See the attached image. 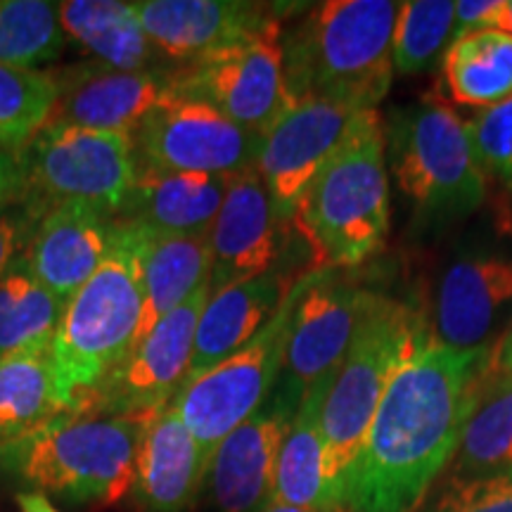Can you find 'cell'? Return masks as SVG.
I'll list each match as a JSON object with an SVG mask.
<instances>
[{
    "instance_id": "4",
    "label": "cell",
    "mask_w": 512,
    "mask_h": 512,
    "mask_svg": "<svg viewBox=\"0 0 512 512\" xmlns=\"http://www.w3.org/2000/svg\"><path fill=\"white\" fill-rule=\"evenodd\" d=\"M292 223L309 242L318 268H354L384 247L389 181L377 110L358 114L347 143L311 183Z\"/></svg>"
},
{
    "instance_id": "14",
    "label": "cell",
    "mask_w": 512,
    "mask_h": 512,
    "mask_svg": "<svg viewBox=\"0 0 512 512\" xmlns=\"http://www.w3.org/2000/svg\"><path fill=\"white\" fill-rule=\"evenodd\" d=\"M370 297L373 292L335 268H318L294 309L285 366L275 384L287 399L299 406L311 387L337 373Z\"/></svg>"
},
{
    "instance_id": "40",
    "label": "cell",
    "mask_w": 512,
    "mask_h": 512,
    "mask_svg": "<svg viewBox=\"0 0 512 512\" xmlns=\"http://www.w3.org/2000/svg\"><path fill=\"white\" fill-rule=\"evenodd\" d=\"M15 501L19 505V512H60L41 491H22V494H17Z\"/></svg>"
},
{
    "instance_id": "5",
    "label": "cell",
    "mask_w": 512,
    "mask_h": 512,
    "mask_svg": "<svg viewBox=\"0 0 512 512\" xmlns=\"http://www.w3.org/2000/svg\"><path fill=\"white\" fill-rule=\"evenodd\" d=\"M430 339L420 311L387 294L373 292L320 408L330 479L342 508L351 467L361 453L389 382Z\"/></svg>"
},
{
    "instance_id": "12",
    "label": "cell",
    "mask_w": 512,
    "mask_h": 512,
    "mask_svg": "<svg viewBox=\"0 0 512 512\" xmlns=\"http://www.w3.org/2000/svg\"><path fill=\"white\" fill-rule=\"evenodd\" d=\"M361 112L349 102L302 98L261 133L254 166L280 221H294L311 183L347 143Z\"/></svg>"
},
{
    "instance_id": "42",
    "label": "cell",
    "mask_w": 512,
    "mask_h": 512,
    "mask_svg": "<svg viewBox=\"0 0 512 512\" xmlns=\"http://www.w3.org/2000/svg\"><path fill=\"white\" fill-rule=\"evenodd\" d=\"M496 29H501V31H505V34L512 36V0H503Z\"/></svg>"
},
{
    "instance_id": "25",
    "label": "cell",
    "mask_w": 512,
    "mask_h": 512,
    "mask_svg": "<svg viewBox=\"0 0 512 512\" xmlns=\"http://www.w3.org/2000/svg\"><path fill=\"white\" fill-rule=\"evenodd\" d=\"M209 233L166 235L145 230L143 316H140L136 347L155 330L159 320L188 302L200 287L209 285Z\"/></svg>"
},
{
    "instance_id": "7",
    "label": "cell",
    "mask_w": 512,
    "mask_h": 512,
    "mask_svg": "<svg viewBox=\"0 0 512 512\" xmlns=\"http://www.w3.org/2000/svg\"><path fill=\"white\" fill-rule=\"evenodd\" d=\"M22 197L43 216L57 204H93L117 219L138 176L131 133L48 124L15 152Z\"/></svg>"
},
{
    "instance_id": "17",
    "label": "cell",
    "mask_w": 512,
    "mask_h": 512,
    "mask_svg": "<svg viewBox=\"0 0 512 512\" xmlns=\"http://www.w3.org/2000/svg\"><path fill=\"white\" fill-rule=\"evenodd\" d=\"M280 226L283 221L254 164L230 178L226 200L209 233V294L275 271Z\"/></svg>"
},
{
    "instance_id": "29",
    "label": "cell",
    "mask_w": 512,
    "mask_h": 512,
    "mask_svg": "<svg viewBox=\"0 0 512 512\" xmlns=\"http://www.w3.org/2000/svg\"><path fill=\"white\" fill-rule=\"evenodd\" d=\"M55 297L36 278L24 256L0 278V361L29 351H50L64 313Z\"/></svg>"
},
{
    "instance_id": "20",
    "label": "cell",
    "mask_w": 512,
    "mask_h": 512,
    "mask_svg": "<svg viewBox=\"0 0 512 512\" xmlns=\"http://www.w3.org/2000/svg\"><path fill=\"white\" fill-rule=\"evenodd\" d=\"M209 458L174 406L145 420L136 448L133 503L140 512H190L207 482Z\"/></svg>"
},
{
    "instance_id": "34",
    "label": "cell",
    "mask_w": 512,
    "mask_h": 512,
    "mask_svg": "<svg viewBox=\"0 0 512 512\" xmlns=\"http://www.w3.org/2000/svg\"><path fill=\"white\" fill-rule=\"evenodd\" d=\"M465 133L484 178L512 190V98L479 112L467 121Z\"/></svg>"
},
{
    "instance_id": "11",
    "label": "cell",
    "mask_w": 512,
    "mask_h": 512,
    "mask_svg": "<svg viewBox=\"0 0 512 512\" xmlns=\"http://www.w3.org/2000/svg\"><path fill=\"white\" fill-rule=\"evenodd\" d=\"M138 169L235 176L256 162L259 133L207 102L171 91L131 133Z\"/></svg>"
},
{
    "instance_id": "3",
    "label": "cell",
    "mask_w": 512,
    "mask_h": 512,
    "mask_svg": "<svg viewBox=\"0 0 512 512\" xmlns=\"http://www.w3.org/2000/svg\"><path fill=\"white\" fill-rule=\"evenodd\" d=\"M145 230L117 221L110 254L64 306L50 344L57 382L74 415L136 347L143 316Z\"/></svg>"
},
{
    "instance_id": "43",
    "label": "cell",
    "mask_w": 512,
    "mask_h": 512,
    "mask_svg": "<svg viewBox=\"0 0 512 512\" xmlns=\"http://www.w3.org/2000/svg\"><path fill=\"white\" fill-rule=\"evenodd\" d=\"M339 512H349V510H344V508H342V510H339Z\"/></svg>"
},
{
    "instance_id": "33",
    "label": "cell",
    "mask_w": 512,
    "mask_h": 512,
    "mask_svg": "<svg viewBox=\"0 0 512 512\" xmlns=\"http://www.w3.org/2000/svg\"><path fill=\"white\" fill-rule=\"evenodd\" d=\"M456 3L451 0H411L401 3L396 19L392 62L394 72L413 76L427 72L451 46Z\"/></svg>"
},
{
    "instance_id": "37",
    "label": "cell",
    "mask_w": 512,
    "mask_h": 512,
    "mask_svg": "<svg viewBox=\"0 0 512 512\" xmlns=\"http://www.w3.org/2000/svg\"><path fill=\"white\" fill-rule=\"evenodd\" d=\"M503 0H458L456 19H453V38L472 34V31L496 29Z\"/></svg>"
},
{
    "instance_id": "9",
    "label": "cell",
    "mask_w": 512,
    "mask_h": 512,
    "mask_svg": "<svg viewBox=\"0 0 512 512\" xmlns=\"http://www.w3.org/2000/svg\"><path fill=\"white\" fill-rule=\"evenodd\" d=\"M394 174L403 195L425 214L465 216L486 197L465 124L441 102H425L401 121Z\"/></svg>"
},
{
    "instance_id": "36",
    "label": "cell",
    "mask_w": 512,
    "mask_h": 512,
    "mask_svg": "<svg viewBox=\"0 0 512 512\" xmlns=\"http://www.w3.org/2000/svg\"><path fill=\"white\" fill-rule=\"evenodd\" d=\"M41 219V211L31 207L24 197L0 209V278L15 264L17 256L24 254Z\"/></svg>"
},
{
    "instance_id": "19",
    "label": "cell",
    "mask_w": 512,
    "mask_h": 512,
    "mask_svg": "<svg viewBox=\"0 0 512 512\" xmlns=\"http://www.w3.org/2000/svg\"><path fill=\"white\" fill-rule=\"evenodd\" d=\"M117 219L83 202L57 204L38 221L24 259L43 285L69 302L110 254Z\"/></svg>"
},
{
    "instance_id": "31",
    "label": "cell",
    "mask_w": 512,
    "mask_h": 512,
    "mask_svg": "<svg viewBox=\"0 0 512 512\" xmlns=\"http://www.w3.org/2000/svg\"><path fill=\"white\" fill-rule=\"evenodd\" d=\"M64 41L57 3L0 0V64L41 69L60 57Z\"/></svg>"
},
{
    "instance_id": "21",
    "label": "cell",
    "mask_w": 512,
    "mask_h": 512,
    "mask_svg": "<svg viewBox=\"0 0 512 512\" xmlns=\"http://www.w3.org/2000/svg\"><path fill=\"white\" fill-rule=\"evenodd\" d=\"M512 302V259L467 256L441 278L434 304V335L451 349L489 344L498 313Z\"/></svg>"
},
{
    "instance_id": "23",
    "label": "cell",
    "mask_w": 512,
    "mask_h": 512,
    "mask_svg": "<svg viewBox=\"0 0 512 512\" xmlns=\"http://www.w3.org/2000/svg\"><path fill=\"white\" fill-rule=\"evenodd\" d=\"M230 178L233 176L138 169L117 221L133 223L150 233H209L226 200Z\"/></svg>"
},
{
    "instance_id": "10",
    "label": "cell",
    "mask_w": 512,
    "mask_h": 512,
    "mask_svg": "<svg viewBox=\"0 0 512 512\" xmlns=\"http://www.w3.org/2000/svg\"><path fill=\"white\" fill-rule=\"evenodd\" d=\"M174 91L207 102L230 121L261 136L290 105L283 24H268L238 43L176 67Z\"/></svg>"
},
{
    "instance_id": "41",
    "label": "cell",
    "mask_w": 512,
    "mask_h": 512,
    "mask_svg": "<svg viewBox=\"0 0 512 512\" xmlns=\"http://www.w3.org/2000/svg\"><path fill=\"white\" fill-rule=\"evenodd\" d=\"M342 510V508H339ZM339 510H316V508H299V505H287L278 501H268L259 512H339Z\"/></svg>"
},
{
    "instance_id": "24",
    "label": "cell",
    "mask_w": 512,
    "mask_h": 512,
    "mask_svg": "<svg viewBox=\"0 0 512 512\" xmlns=\"http://www.w3.org/2000/svg\"><path fill=\"white\" fill-rule=\"evenodd\" d=\"M335 375L311 387L299 403L275 465L271 501L316 510L342 508L332 486L328 448L320 432V408Z\"/></svg>"
},
{
    "instance_id": "30",
    "label": "cell",
    "mask_w": 512,
    "mask_h": 512,
    "mask_svg": "<svg viewBox=\"0 0 512 512\" xmlns=\"http://www.w3.org/2000/svg\"><path fill=\"white\" fill-rule=\"evenodd\" d=\"M512 475V377L491 375L460 434L456 479Z\"/></svg>"
},
{
    "instance_id": "18",
    "label": "cell",
    "mask_w": 512,
    "mask_h": 512,
    "mask_svg": "<svg viewBox=\"0 0 512 512\" xmlns=\"http://www.w3.org/2000/svg\"><path fill=\"white\" fill-rule=\"evenodd\" d=\"M133 8L159 55L176 67L280 22L271 5L242 0H138Z\"/></svg>"
},
{
    "instance_id": "2",
    "label": "cell",
    "mask_w": 512,
    "mask_h": 512,
    "mask_svg": "<svg viewBox=\"0 0 512 512\" xmlns=\"http://www.w3.org/2000/svg\"><path fill=\"white\" fill-rule=\"evenodd\" d=\"M401 3L328 0L283 36L290 102L330 98L375 110L394 76L392 41Z\"/></svg>"
},
{
    "instance_id": "8",
    "label": "cell",
    "mask_w": 512,
    "mask_h": 512,
    "mask_svg": "<svg viewBox=\"0 0 512 512\" xmlns=\"http://www.w3.org/2000/svg\"><path fill=\"white\" fill-rule=\"evenodd\" d=\"M316 271L318 266L299 275L264 328L219 366L185 384L171 403L207 458L235 427L264 406L278 384L294 309Z\"/></svg>"
},
{
    "instance_id": "22",
    "label": "cell",
    "mask_w": 512,
    "mask_h": 512,
    "mask_svg": "<svg viewBox=\"0 0 512 512\" xmlns=\"http://www.w3.org/2000/svg\"><path fill=\"white\" fill-rule=\"evenodd\" d=\"M292 283L280 271H271L209 294L200 320H197L192 361L185 384L197 380L245 347L278 311Z\"/></svg>"
},
{
    "instance_id": "35",
    "label": "cell",
    "mask_w": 512,
    "mask_h": 512,
    "mask_svg": "<svg viewBox=\"0 0 512 512\" xmlns=\"http://www.w3.org/2000/svg\"><path fill=\"white\" fill-rule=\"evenodd\" d=\"M422 512H512V475L451 477Z\"/></svg>"
},
{
    "instance_id": "6",
    "label": "cell",
    "mask_w": 512,
    "mask_h": 512,
    "mask_svg": "<svg viewBox=\"0 0 512 512\" xmlns=\"http://www.w3.org/2000/svg\"><path fill=\"white\" fill-rule=\"evenodd\" d=\"M147 418L64 415L0 456L24 482L69 505H117L131 494Z\"/></svg>"
},
{
    "instance_id": "13",
    "label": "cell",
    "mask_w": 512,
    "mask_h": 512,
    "mask_svg": "<svg viewBox=\"0 0 512 512\" xmlns=\"http://www.w3.org/2000/svg\"><path fill=\"white\" fill-rule=\"evenodd\" d=\"M207 299L209 285H204L183 306L159 320L155 330L88 396L81 415L150 418L171 406L188 380L197 320Z\"/></svg>"
},
{
    "instance_id": "28",
    "label": "cell",
    "mask_w": 512,
    "mask_h": 512,
    "mask_svg": "<svg viewBox=\"0 0 512 512\" xmlns=\"http://www.w3.org/2000/svg\"><path fill=\"white\" fill-rule=\"evenodd\" d=\"M444 83L453 102L489 110L512 98V36L501 29L472 31L444 53Z\"/></svg>"
},
{
    "instance_id": "15",
    "label": "cell",
    "mask_w": 512,
    "mask_h": 512,
    "mask_svg": "<svg viewBox=\"0 0 512 512\" xmlns=\"http://www.w3.org/2000/svg\"><path fill=\"white\" fill-rule=\"evenodd\" d=\"M297 408L275 387L264 406L216 446L204 482L216 512H259L271 501L275 465Z\"/></svg>"
},
{
    "instance_id": "1",
    "label": "cell",
    "mask_w": 512,
    "mask_h": 512,
    "mask_svg": "<svg viewBox=\"0 0 512 512\" xmlns=\"http://www.w3.org/2000/svg\"><path fill=\"white\" fill-rule=\"evenodd\" d=\"M494 344L451 349L430 339L384 392L344 486L349 512H413L456 456L491 370Z\"/></svg>"
},
{
    "instance_id": "38",
    "label": "cell",
    "mask_w": 512,
    "mask_h": 512,
    "mask_svg": "<svg viewBox=\"0 0 512 512\" xmlns=\"http://www.w3.org/2000/svg\"><path fill=\"white\" fill-rule=\"evenodd\" d=\"M22 197V174L12 152L0 150V209Z\"/></svg>"
},
{
    "instance_id": "26",
    "label": "cell",
    "mask_w": 512,
    "mask_h": 512,
    "mask_svg": "<svg viewBox=\"0 0 512 512\" xmlns=\"http://www.w3.org/2000/svg\"><path fill=\"white\" fill-rule=\"evenodd\" d=\"M64 36L93 57V62L107 64L124 72H145L164 67L155 43L145 34L133 3L119 0H67L57 3Z\"/></svg>"
},
{
    "instance_id": "39",
    "label": "cell",
    "mask_w": 512,
    "mask_h": 512,
    "mask_svg": "<svg viewBox=\"0 0 512 512\" xmlns=\"http://www.w3.org/2000/svg\"><path fill=\"white\" fill-rule=\"evenodd\" d=\"M491 370H494V375L512 377V323L505 330V335L494 344V351H491Z\"/></svg>"
},
{
    "instance_id": "27",
    "label": "cell",
    "mask_w": 512,
    "mask_h": 512,
    "mask_svg": "<svg viewBox=\"0 0 512 512\" xmlns=\"http://www.w3.org/2000/svg\"><path fill=\"white\" fill-rule=\"evenodd\" d=\"M64 415H74L57 382L50 351L0 361V456Z\"/></svg>"
},
{
    "instance_id": "16",
    "label": "cell",
    "mask_w": 512,
    "mask_h": 512,
    "mask_svg": "<svg viewBox=\"0 0 512 512\" xmlns=\"http://www.w3.org/2000/svg\"><path fill=\"white\" fill-rule=\"evenodd\" d=\"M174 72L176 67L124 72L93 60L69 64L53 72L57 98L50 124L133 133L174 91Z\"/></svg>"
},
{
    "instance_id": "32",
    "label": "cell",
    "mask_w": 512,
    "mask_h": 512,
    "mask_svg": "<svg viewBox=\"0 0 512 512\" xmlns=\"http://www.w3.org/2000/svg\"><path fill=\"white\" fill-rule=\"evenodd\" d=\"M55 98L53 72L0 64V150H22L50 121Z\"/></svg>"
}]
</instances>
